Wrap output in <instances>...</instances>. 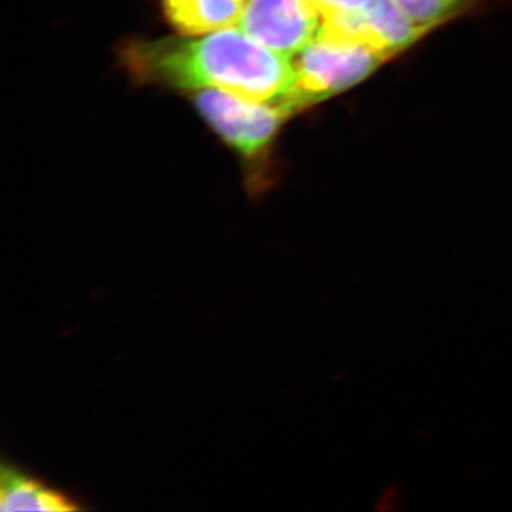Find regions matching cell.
<instances>
[{"mask_svg":"<svg viewBox=\"0 0 512 512\" xmlns=\"http://www.w3.org/2000/svg\"><path fill=\"white\" fill-rule=\"evenodd\" d=\"M323 12L352 13L365 10L373 0H313Z\"/></svg>","mask_w":512,"mask_h":512,"instance_id":"ba28073f","label":"cell"},{"mask_svg":"<svg viewBox=\"0 0 512 512\" xmlns=\"http://www.w3.org/2000/svg\"><path fill=\"white\" fill-rule=\"evenodd\" d=\"M421 26L433 29L443 20L451 18L460 10L466 9L474 0H394Z\"/></svg>","mask_w":512,"mask_h":512,"instance_id":"52a82bcc","label":"cell"},{"mask_svg":"<svg viewBox=\"0 0 512 512\" xmlns=\"http://www.w3.org/2000/svg\"><path fill=\"white\" fill-rule=\"evenodd\" d=\"M198 113L228 144L248 161H258L292 110L282 103L242 99L222 90L194 92Z\"/></svg>","mask_w":512,"mask_h":512,"instance_id":"3957f363","label":"cell"},{"mask_svg":"<svg viewBox=\"0 0 512 512\" xmlns=\"http://www.w3.org/2000/svg\"><path fill=\"white\" fill-rule=\"evenodd\" d=\"M0 478V510L3 512H63L82 508L74 498L12 464H2Z\"/></svg>","mask_w":512,"mask_h":512,"instance_id":"5b68a950","label":"cell"},{"mask_svg":"<svg viewBox=\"0 0 512 512\" xmlns=\"http://www.w3.org/2000/svg\"><path fill=\"white\" fill-rule=\"evenodd\" d=\"M292 60L295 87L284 104L295 114L362 83L389 57L365 43L319 36Z\"/></svg>","mask_w":512,"mask_h":512,"instance_id":"7a4b0ae2","label":"cell"},{"mask_svg":"<svg viewBox=\"0 0 512 512\" xmlns=\"http://www.w3.org/2000/svg\"><path fill=\"white\" fill-rule=\"evenodd\" d=\"M249 0H161L165 18L184 36L238 26Z\"/></svg>","mask_w":512,"mask_h":512,"instance_id":"8992f818","label":"cell"},{"mask_svg":"<svg viewBox=\"0 0 512 512\" xmlns=\"http://www.w3.org/2000/svg\"><path fill=\"white\" fill-rule=\"evenodd\" d=\"M120 57L138 83L183 92L215 89L242 99L284 103L295 87L292 57L259 45L239 28L133 40Z\"/></svg>","mask_w":512,"mask_h":512,"instance_id":"6da1fadb","label":"cell"},{"mask_svg":"<svg viewBox=\"0 0 512 512\" xmlns=\"http://www.w3.org/2000/svg\"><path fill=\"white\" fill-rule=\"evenodd\" d=\"M322 9L313 0H249L238 28L259 45L293 57L318 39Z\"/></svg>","mask_w":512,"mask_h":512,"instance_id":"277c9868","label":"cell"}]
</instances>
